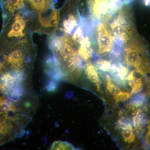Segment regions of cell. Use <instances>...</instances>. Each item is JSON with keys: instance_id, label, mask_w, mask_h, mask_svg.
<instances>
[{"instance_id": "5b68a950", "label": "cell", "mask_w": 150, "mask_h": 150, "mask_svg": "<svg viewBox=\"0 0 150 150\" xmlns=\"http://www.w3.org/2000/svg\"><path fill=\"white\" fill-rule=\"evenodd\" d=\"M37 13L35 32L51 35L55 34L60 22V11L56 9L51 8L43 12Z\"/></svg>"}, {"instance_id": "277c9868", "label": "cell", "mask_w": 150, "mask_h": 150, "mask_svg": "<svg viewBox=\"0 0 150 150\" xmlns=\"http://www.w3.org/2000/svg\"><path fill=\"white\" fill-rule=\"evenodd\" d=\"M93 23V33L95 36L96 52L100 56H105L112 54L118 45L107 22L96 21Z\"/></svg>"}, {"instance_id": "7c38bea8", "label": "cell", "mask_w": 150, "mask_h": 150, "mask_svg": "<svg viewBox=\"0 0 150 150\" xmlns=\"http://www.w3.org/2000/svg\"><path fill=\"white\" fill-rule=\"evenodd\" d=\"M79 20V18H78L77 15L73 13H70L63 19L62 28L60 29L66 34L70 35L78 26Z\"/></svg>"}, {"instance_id": "52a82bcc", "label": "cell", "mask_w": 150, "mask_h": 150, "mask_svg": "<svg viewBox=\"0 0 150 150\" xmlns=\"http://www.w3.org/2000/svg\"><path fill=\"white\" fill-rule=\"evenodd\" d=\"M128 67L119 61L112 63L109 72L112 80L122 86L125 85L130 72Z\"/></svg>"}, {"instance_id": "e0dca14e", "label": "cell", "mask_w": 150, "mask_h": 150, "mask_svg": "<svg viewBox=\"0 0 150 150\" xmlns=\"http://www.w3.org/2000/svg\"><path fill=\"white\" fill-rule=\"evenodd\" d=\"M111 64L110 60L100 58L96 60L95 67L100 73H109Z\"/></svg>"}, {"instance_id": "ffe728a7", "label": "cell", "mask_w": 150, "mask_h": 150, "mask_svg": "<svg viewBox=\"0 0 150 150\" xmlns=\"http://www.w3.org/2000/svg\"><path fill=\"white\" fill-rule=\"evenodd\" d=\"M124 5H130L134 1V0H122Z\"/></svg>"}, {"instance_id": "9a60e30c", "label": "cell", "mask_w": 150, "mask_h": 150, "mask_svg": "<svg viewBox=\"0 0 150 150\" xmlns=\"http://www.w3.org/2000/svg\"><path fill=\"white\" fill-rule=\"evenodd\" d=\"M100 75L105 81L107 91L110 94L114 96L121 91L120 88L112 81V78L110 75L106 73H100Z\"/></svg>"}, {"instance_id": "ba28073f", "label": "cell", "mask_w": 150, "mask_h": 150, "mask_svg": "<svg viewBox=\"0 0 150 150\" xmlns=\"http://www.w3.org/2000/svg\"><path fill=\"white\" fill-rule=\"evenodd\" d=\"M147 77L136 70L134 69L130 72L127 77V81L131 88V93L132 94L138 93L142 91Z\"/></svg>"}, {"instance_id": "2e32d148", "label": "cell", "mask_w": 150, "mask_h": 150, "mask_svg": "<svg viewBox=\"0 0 150 150\" xmlns=\"http://www.w3.org/2000/svg\"><path fill=\"white\" fill-rule=\"evenodd\" d=\"M122 130L121 135L123 141L128 144L134 143L136 139V136L134 133V129L131 124L121 129Z\"/></svg>"}, {"instance_id": "8992f818", "label": "cell", "mask_w": 150, "mask_h": 150, "mask_svg": "<svg viewBox=\"0 0 150 150\" xmlns=\"http://www.w3.org/2000/svg\"><path fill=\"white\" fill-rule=\"evenodd\" d=\"M25 13L18 12L13 17L12 21L10 23L9 26L6 28L5 41H12L13 40L19 39L26 36L25 28L28 20L26 19Z\"/></svg>"}, {"instance_id": "3957f363", "label": "cell", "mask_w": 150, "mask_h": 150, "mask_svg": "<svg viewBox=\"0 0 150 150\" xmlns=\"http://www.w3.org/2000/svg\"><path fill=\"white\" fill-rule=\"evenodd\" d=\"M91 20L108 22L124 5L122 0H87Z\"/></svg>"}, {"instance_id": "7a4b0ae2", "label": "cell", "mask_w": 150, "mask_h": 150, "mask_svg": "<svg viewBox=\"0 0 150 150\" xmlns=\"http://www.w3.org/2000/svg\"><path fill=\"white\" fill-rule=\"evenodd\" d=\"M123 55L127 66L144 76L150 74V60L148 48L139 35L123 46Z\"/></svg>"}, {"instance_id": "6da1fadb", "label": "cell", "mask_w": 150, "mask_h": 150, "mask_svg": "<svg viewBox=\"0 0 150 150\" xmlns=\"http://www.w3.org/2000/svg\"><path fill=\"white\" fill-rule=\"evenodd\" d=\"M130 11L129 5H124L108 22L115 43L121 47L138 35Z\"/></svg>"}, {"instance_id": "8fae6325", "label": "cell", "mask_w": 150, "mask_h": 150, "mask_svg": "<svg viewBox=\"0 0 150 150\" xmlns=\"http://www.w3.org/2000/svg\"><path fill=\"white\" fill-rule=\"evenodd\" d=\"M148 123L147 116L142 108L138 110L133 117V126L138 137H141L144 131V128Z\"/></svg>"}, {"instance_id": "4fadbf2b", "label": "cell", "mask_w": 150, "mask_h": 150, "mask_svg": "<svg viewBox=\"0 0 150 150\" xmlns=\"http://www.w3.org/2000/svg\"><path fill=\"white\" fill-rule=\"evenodd\" d=\"M33 10L36 13L43 12L51 8L54 0H25Z\"/></svg>"}, {"instance_id": "5bb4252c", "label": "cell", "mask_w": 150, "mask_h": 150, "mask_svg": "<svg viewBox=\"0 0 150 150\" xmlns=\"http://www.w3.org/2000/svg\"><path fill=\"white\" fill-rule=\"evenodd\" d=\"M93 47H89L83 44L79 45L78 54L83 62H89L90 60L93 57Z\"/></svg>"}, {"instance_id": "44dd1931", "label": "cell", "mask_w": 150, "mask_h": 150, "mask_svg": "<svg viewBox=\"0 0 150 150\" xmlns=\"http://www.w3.org/2000/svg\"><path fill=\"white\" fill-rule=\"evenodd\" d=\"M78 1H79V0H78Z\"/></svg>"}, {"instance_id": "30bf717a", "label": "cell", "mask_w": 150, "mask_h": 150, "mask_svg": "<svg viewBox=\"0 0 150 150\" xmlns=\"http://www.w3.org/2000/svg\"><path fill=\"white\" fill-rule=\"evenodd\" d=\"M84 70L87 79L94 84L98 91H99L102 81L98 75L96 67L91 62H88L85 64Z\"/></svg>"}, {"instance_id": "d6986e66", "label": "cell", "mask_w": 150, "mask_h": 150, "mask_svg": "<svg viewBox=\"0 0 150 150\" xmlns=\"http://www.w3.org/2000/svg\"><path fill=\"white\" fill-rule=\"evenodd\" d=\"M132 94L127 91H120L113 96V99L115 102H122L126 101L131 97Z\"/></svg>"}, {"instance_id": "ac0fdd59", "label": "cell", "mask_w": 150, "mask_h": 150, "mask_svg": "<svg viewBox=\"0 0 150 150\" xmlns=\"http://www.w3.org/2000/svg\"><path fill=\"white\" fill-rule=\"evenodd\" d=\"M72 145L67 142L56 141L51 145L50 150H74Z\"/></svg>"}, {"instance_id": "9c48e42d", "label": "cell", "mask_w": 150, "mask_h": 150, "mask_svg": "<svg viewBox=\"0 0 150 150\" xmlns=\"http://www.w3.org/2000/svg\"><path fill=\"white\" fill-rule=\"evenodd\" d=\"M25 0H0L3 11L5 12L6 19L13 16L17 11L24 6Z\"/></svg>"}]
</instances>
